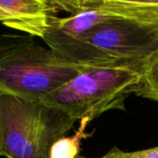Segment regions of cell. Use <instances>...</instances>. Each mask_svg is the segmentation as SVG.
Wrapping results in <instances>:
<instances>
[{"label":"cell","instance_id":"4","mask_svg":"<svg viewBox=\"0 0 158 158\" xmlns=\"http://www.w3.org/2000/svg\"><path fill=\"white\" fill-rule=\"evenodd\" d=\"M143 72L126 66L89 68L41 102L63 110L77 121L93 120L111 110L125 111V101L135 94Z\"/></svg>","mask_w":158,"mask_h":158},{"label":"cell","instance_id":"3","mask_svg":"<svg viewBox=\"0 0 158 158\" xmlns=\"http://www.w3.org/2000/svg\"><path fill=\"white\" fill-rule=\"evenodd\" d=\"M76 122L63 110L41 101L0 94V156L50 158L54 144Z\"/></svg>","mask_w":158,"mask_h":158},{"label":"cell","instance_id":"8","mask_svg":"<svg viewBox=\"0 0 158 158\" xmlns=\"http://www.w3.org/2000/svg\"><path fill=\"white\" fill-rule=\"evenodd\" d=\"M100 158H158V146L135 152H124L114 147Z\"/></svg>","mask_w":158,"mask_h":158},{"label":"cell","instance_id":"2","mask_svg":"<svg viewBox=\"0 0 158 158\" xmlns=\"http://www.w3.org/2000/svg\"><path fill=\"white\" fill-rule=\"evenodd\" d=\"M89 68L93 67L69 61L31 36H1L0 94L41 101Z\"/></svg>","mask_w":158,"mask_h":158},{"label":"cell","instance_id":"1","mask_svg":"<svg viewBox=\"0 0 158 158\" xmlns=\"http://www.w3.org/2000/svg\"><path fill=\"white\" fill-rule=\"evenodd\" d=\"M90 67L126 66L144 70L158 55V1H138L57 51Z\"/></svg>","mask_w":158,"mask_h":158},{"label":"cell","instance_id":"6","mask_svg":"<svg viewBox=\"0 0 158 158\" xmlns=\"http://www.w3.org/2000/svg\"><path fill=\"white\" fill-rule=\"evenodd\" d=\"M92 120L84 118L80 121V126L72 136H65L57 141L52 147L50 158H77L80 155L81 142L91 134L86 132V128Z\"/></svg>","mask_w":158,"mask_h":158},{"label":"cell","instance_id":"7","mask_svg":"<svg viewBox=\"0 0 158 158\" xmlns=\"http://www.w3.org/2000/svg\"><path fill=\"white\" fill-rule=\"evenodd\" d=\"M135 94L158 102V55L144 69Z\"/></svg>","mask_w":158,"mask_h":158},{"label":"cell","instance_id":"9","mask_svg":"<svg viewBox=\"0 0 158 158\" xmlns=\"http://www.w3.org/2000/svg\"><path fill=\"white\" fill-rule=\"evenodd\" d=\"M77 158H85L84 156H81V155H79L78 156H77Z\"/></svg>","mask_w":158,"mask_h":158},{"label":"cell","instance_id":"5","mask_svg":"<svg viewBox=\"0 0 158 158\" xmlns=\"http://www.w3.org/2000/svg\"><path fill=\"white\" fill-rule=\"evenodd\" d=\"M61 11L58 0H0L3 25L42 40Z\"/></svg>","mask_w":158,"mask_h":158}]
</instances>
